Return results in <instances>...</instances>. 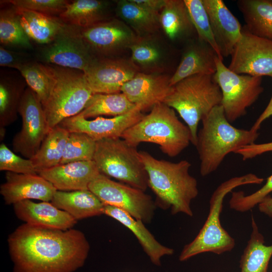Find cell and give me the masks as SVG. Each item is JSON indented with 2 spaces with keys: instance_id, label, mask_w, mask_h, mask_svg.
<instances>
[{
  "instance_id": "3",
  "label": "cell",
  "mask_w": 272,
  "mask_h": 272,
  "mask_svg": "<svg viewBox=\"0 0 272 272\" xmlns=\"http://www.w3.org/2000/svg\"><path fill=\"white\" fill-rule=\"evenodd\" d=\"M195 147L200 161L199 171L206 176L215 171L225 157L244 146L255 143L258 131L238 128L226 118L223 107H215L202 120Z\"/></svg>"
},
{
  "instance_id": "20",
  "label": "cell",
  "mask_w": 272,
  "mask_h": 272,
  "mask_svg": "<svg viewBox=\"0 0 272 272\" xmlns=\"http://www.w3.org/2000/svg\"><path fill=\"white\" fill-rule=\"evenodd\" d=\"M101 174L94 160L60 164L38 173L57 190L64 191L88 190Z\"/></svg>"
},
{
  "instance_id": "36",
  "label": "cell",
  "mask_w": 272,
  "mask_h": 272,
  "mask_svg": "<svg viewBox=\"0 0 272 272\" xmlns=\"http://www.w3.org/2000/svg\"><path fill=\"white\" fill-rule=\"evenodd\" d=\"M128 49L131 52V60L137 65L150 70L160 69L164 53L159 45L150 35L138 36Z\"/></svg>"
},
{
  "instance_id": "39",
  "label": "cell",
  "mask_w": 272,
  "mask_h": 272,
  "mask_svg": "<svg viewBox=\"0 0 272 272\" xmlns=\"http://www.w3.org/2000/svg\"><path fill=\"white\" fill-rule=\"evenodd\" d=\"M272 192V175L269 176L265 183L258 190L249 195L242 191H232L229 200L230 208L236 211L245 212L258 205Z\"/></svg>"
},
{
  "instance_id": "41",
  "label": "cell",
  "mask_w": 272,
  "mask_h": 272,
  "mask_svg": "<svg viewBox=\"0 0 272 272\" xmlns=\"http://www.w3.org/2000/svg\"><path fill=\"white\" fill-rule=\"evenodd\" d=\"M16 7L43 14L58 17L69 1L65 0H9L6 1Z\"/></svg>"
},
{
  "instance_id": "25",
  "label": "cell",
  "mask_w": 272,
  "mask_h": 272,
  "mask_svg": "<svg viewBox=\"0 0 272 272\" xmlns=\"http://www.w3.org/2000/svg\"><path fill=\"white\" fill-rule=\"evenodd\" d=\"M16 9L25 33L30 40L38 44L46 45L51 43L64 24L58 17L18 7Z\"/></svg>"
},
{
  "instance_id": "7",
  "label": "cell",
  "mask_w": 272,
  "mask_h": 272,
  "mask_svg": "<svg viewBox=\"0 0 272 272\" xmlns=\"http://www.w3.org/2000/svg\"><path fill=\"white\" fill-rule=\"evenodd\" d=\"M52 78V88L43 107L51 129L63 120L79 114L93 94L81 71L47 64Z\"/></svg>"
},
{
  "instance_id": "30",
  "label": "cell",
  "mask_w": 272,
  "mask_h": 272,
  "mask_svg": "<svg viewBox=\"0 0 272 272\" xmlns=\"http://www.w3.org/2000/svg\"><path fill=\"white\" fill-rule=\"evenodd\" d=\"M69 134L67 130L59 125L49 130L38 151L31 159L38 174L59 165Z\"/></svg>"
},
{
  "instance_id": "6",
  "label": "cell",
  "mask_w": 272,
  "mask_h": 272,
  "mask_svg": "<svg viewBox=\"0 0 272 272\" xmlns=\"http://www.w3.org/2000/svg\"><path fill=\"white\" fill-rule=\"evenodd\" d=\"M222 95L213 75L198 74L187 77L172 86L163 103L176 111L189 128L191 144H196L198 126L216 106Z\"/></svg>"
},
{
  "instance_id": "33",
  "label": "cell",
  "mask_w": 272,
  "mask_h": 272,
  "mask_svg": "<svg viewBox=\"0 0 272 272\" xmlns=\"http://www.w3.org/2000/svg\"><path fill=\"white\" fill-rule=\"evenodd\" d=\"M132 103L121 92L112 94H93L83 110L78 114L86 119L101 115L118 116L134 109Z\"/></svg>"
},
{
  "instance_id": "42",
  "label": "cell",
  "mask_w": 272,
  "mask_h": 272,
  "mask_svg": "<svg viewBox=\"0 0 272 272\" xmlns=\"http://www.w3.org/2000/svg\"><path fill=\"white\" fill-rule=\"evenodd\" d=\"M22 54L0 47V65L18 70L24 64L28 62Z\"/></svg>"
},
{
  "instance_id": "32",
  "label": "cell",
  "mask_w": 272,
  "mask_h": 272,
  "mask_svg": "<svg viewBox=\"0 0 272 272\" xmlns=\"http://www.w3.org/2000/svg\"><path fill=\"white\" fill-rule=\"evenodd\" d=\"M26 82L2 74L0 79V128H5L17 118L19 106L25 92Z\"/></svg>"
},
{
  "instance_id": "5",
  "label": "cell",
  "mask_w": 272,
  "mask_h": 272,
  "mask_svg": "<svg viewBox=\"0 0 272 272\" xmlns=\"http://www.w3.org/2000/svg\"><path fill=\"white\" fill-rule=\"evenodd\" d=\"M263 179L253 173L236 176L220 184L210 199L207 220L195 238L183 248L179 256L180 261H186L199 254L212 252L221 254L231 251L235 247L234 239L221 224L220 215L226 195L240 186L259 184Z\"/></svg>"
},
{
  "instance_id": "23",
  "label": "cell",
  "mask_w": 272,
  "mask_h": 272,
  "mask_svg": "<svg viewBox=\"0 0 272 272\" xmlns=\"http://www.w3.org/2000/svg\"><path fill=\"white\" fill-rule=\"evenodd\" d=\"M103 214L116 220L131 231L154 264L160 266L163 256L174 253L173 249L161 244L155 238L143 221L134 218L126 212L115 207L104 205Z\"/></svg>"
},
{
  "instance_id": "15",
  "label": "cell",
  "mask_w": 272,
  "mask_h": 272,
  "mask_svg": "<svg viewBox=\"0 0 272 272\" xmlns=\"http://www.w3.org/2000/svg\"><path fill=\"white\" fill-rule=\"evenodd\" d=\"M139 69L131 59L99 57L84 74L93 94H112L120 92Z\"/></svg>"
},
{
  "instance_id": "43",
  "label": "cell",
  "mask_w": 272,
  "mask_h": 272,
  "mask_svg": "<svg viewBox=\"0 0 272 272\" xmlns=\"http://www.w3.org/2000/svg\"><path fill=\"white\" fill-rule=\"evenodd\" d=\"M269 152H272V142L247 145L238 149L234 153L240 155L243 160H246Z\"/></svg>"
},
{
  "instance_id": "11",
  "label": "cell",
  "mask_w": 272,
  "mask_h": 272,
  "mask_svg": "<svg viewBox=\"0 0 272 272\" xmlns=\"http://www.w3.org/2000/svg\"><path fill=\"white\" fill-rule=\"evenodd\" d=\"M42 60L86 72L97 57L84 40L81 28L64 23L54 39L40 53Z\"/></svg>"
},
{
  "instance_id": "4",
  "label": "cell",
  "mask_w": 272,
  "mask_h": 272,
  "mask_svg": "<svg viewBox=\"0 0 272 272\" xmlns=\"http://www.w3.org/2000/svg\"><path fill=\"white\" fill-rule=\"evenodd\" d=\"M121 138L134 147L143 142L158 145L170 157L177 156L191 143L188 126L178 119L173 108L163 102L155 105Z\"/></svg>"
},
{
  "instance_id": "12",
  "label": "cell",
  "mask_w": 272,
  "mask_h": 272,
  "mask_svg": "<svg viewBox=\"0 0 272 272\" xmlns=\"http://www.w3.org/2000/svg\"><path fill=\"white\" fill-rule=\"evenodd\" d=\"M18 113L21 117L22 125L20 131L13 139V150L31 159L38 151L50 129L43 106L29 87L25 90Z\"/></svg>"
},
{
  "instance_id": "27",
  "label": "cell",
  "mask_w": 272,
  "mask_h": 272,
  "mask_svg": "<svg viewBox=\"0 0 272 272\" xmlns=\"http://www.w3.org/2000/svg\"><path fill=\"white\" fill-rule=\"evenodd\" d=\"M237 5L247 30L254 35L272 40V1L239 0Z\"/></svg>"
},
{
  "instance_id": "18",
  "label": "cell",
  "mask_w": 272,
  "mask_h": 272,
  "mask_svg": "<svg viewBox=\"0 0 272 272\" xmlns=\"http://www.w3.org/2000/svg\"><path fill=\"white\" fill-rule=\"evenodd\" d=\"M6 181L0 187L5 203L14 205L27 199L51 201L57 190L39 174H24L6 172Z\"/></svg>"
},
{
  "instance_id": "35",
  "label": "cell",
  "mask_w": 272,
  "mask_h": 272,
  "mask_svg": "<svg viewBox=\"0 0 272 272\" xmlns=\"http://www.w3.org/2000/svg\"><path fill=\"white\" fill-rule=\"evenodd\" d=\"M18 71L28 87L35 93L43 107L50 95L52 84L47 64L28 62Z\"/></svg>"
},
{
  "instance_id": "31",
  "label": "cell",
  "mask_w": 272,
  "mask_h": 272,
  "mask_svg": "<svg viewBox=\"0 0 272 272\" xmlns=\"http://www.w3.org/2000/svg\"><path fill=\"white\" fill-rule=\"evenodd\" d=\"M251 227L250 238L240 260V272H267L272 256V245L264 244V237L253 216Z\"/></svg>"
},
{
  "instance_id": "29",
  "label": "cell",
  "mask_w": 272,
  "mask_h": 272,
  "mask_svg": "<svg viewBox=\"0 0 272 272\" xmlns=\"http://www.w3.org/2000/svg\"><path fill=\"white\" fill-rule=\"evenodd\" d=\"M116 3V15L138 36H150L161 26L160 13L148 11L131 0H118Z\"/></svg>"
},
{
  "instance_id": "14",
  "label": "cell",
  "mask_w": 272,
  "mask_h": 272,
  "mask_svg": "<svg viewBox=\"0 0 272 272\" xmlns=\"http://www.w3.org/2000/svg\"><path fill=\"white\" fill-rule=\"evenodd\" d=\"M82 35L95 55L111 57L128 48L137 38L135 32L121 20H106L81 28Z\"/></svg>"
},
{
  "instance_id": "26",
  "label": "cell",
  "mask_w": 272,
  "mask_h": 272,
  "mask_svg": "<svg viewBox=\"0 0 272 272\" xmlns=\"http://www.w3.org/2000/svg\"><path fill=\"white\" fill-rule=\"evenodd\" d=\"M109 3L100 0L70 2L59 17L65 24L81 28L106 20Z\"/></svg>"
},
{
  "instance_id": "38",
  "label": "cell",
  "mask_w": 272,
  "mask_h": 272,
  "mask_svg": "<svg viewBox=\"0 0 272 272\" xmlns=\"http://www.w3.org/2000/svg\"><path fill=\"white\" fill-rule=\"evenodd\" d=\"M197 38L209 44L223 60L215 41L209 17L202 0H184Z\"/></svg>"
},
{
  "instance_id": "8",
  "label": "cell",
  "mask_w": 272,
  "mask_h": 272,
  "mask_svg": "<svg viewBox=\"0 0 272 272\" xmlns=\"http://www.w3.org/2000/svg\"><path fill=\"white\" fill-rule=\"evenodd\" d=\"M120 138L96 141L93 160L102 174L145 191L148 175L139 151Z\"/></svg>"
},
{
  "instance_id": "40",
  "label": "cell",
  "mask_w": 272,
  "mask_h": 272,
  "mask_svg": "<svg viewBox=\"0 0 272 272\" xmlns=\"http://www.w3.org/2000/svg\"><path fill=\"white\" fill-rule=\"evenodd\" d=\"M0 170L17 174H38L31 159L18 156L4 143L0 145Z\"/></svg>"
},
{
  "instance_id": "44",
  "label": "cell",
  "mask_w": 272,
  "mask_h": 272,
  "mask_svg": "<svg viewBox=\"0 0 272 272\" xmlns=\"http://www.w3.org/2000/svg\"><path fill=\"white\" fill-rule=\"evenodd\" d=\"M141 7L151 12L160 13L166 0H131Z\"/></svg>"
},
{
  "instance_id": "24",
  "label": "cell",
  "mask_w": 272,
  "mask_h": 272,
  "mask_svg": "<svg viewBox=\"0 0 272 272\" xmlns=\"http://www.w3.org/2000/svg\"><path fill=\"white\" fill-rule=\"evenodd\" d=\"M51 202L77 220L103 214L104 205L89 189L56 190Z\"/></svg>"
},
{
  "instance_id": "19",
  "label": "cell",
  "mask_w": 272,
  "mask_h": 272,
  "mask_svg": "<svg viewBox=\"0 0 272 272\" xmlns=\"http://www.w3.org/2000/svg\"><path fill=\"white\" fill-rule=\"evenodd\" d=\"M221 56L231 55L241 36L239 21L222 0H202Z\"/></svg>"
},
{
  "instance_id": "22",
  "label": "cell",
  "mask_w": 272,
  "mask_h": 272,
  "mask_svg": "<svg viewBox=\"0 0 272 272\" xmlns=\"http://www.w3.org/2000/svg\"><path fill=\"white\" fill-rule=\"evenodd\" d=\"M18 219L33 226L66 230L72 228L77 220L51 202H35L27 199L13 205Z\"/></svg>"
},
{
  "instance_id": "45",
  "label": "cell",
  "mask_w": 272,
  "mask_h": 272,
  "mask_svg": "<svg viewBox=\"0 0 272 272\" xmlns=\"http://www.w3.org/2000/svg\"><path fill=\"white\" fill-rule=\"evenodd\" d=\"M271 116H272V95L267 106L250 129L255 131H258L262 122Z\"/></svg>"
},
{
  "instance_id": "1",
  "label": "cell",
  "mask_w": 272,
  "mask_h": 272,
  "mask_svg": "<svg viewBox=\"0 0 272 272\" xmlns=\"http://www.w3.org/2000/svg\"><path fill=\"white\" fill-rule=\"evenodd\" d=\"M14 272H74L84 264L90 251L85 234L24 223L8 238Z\"/></svg>"
},
{
  "instance_id": "37",
  "label": "cell",
  "mask_w": 272,
  "mask_h": 272,
  "mask_svg": "<svg viewBox=\"0 0 272 272\" xmlns=\"http://www.w3.org/2000/svg\"><path fill=\"white\" fill-rule=\"evenodd\" d=\"M96 141L86 133L70 132L60 164L93 160Z\"/></svg>"
},
{
  "instance_id": "46",
  "label": "cell",
  "mask_w": 272,
  "mask_h": 272,
  "mask_svg": "<svg viewBox=\"0 0 272 272\" xmlns=\"http://www.w3.org/2000/svg\"><path fill=\"white\" fill-rule=\"evenodd\" d=\"M259 211L272 218V197L269 195L258 205Z\"/></svg>"
},
{
  "instance_id": "34",
  "label": "cell",
  "mask_w": 272,
  "mask_h": 272,
  "mask_svg": "<svg viewBox=\"0 0 272 272\" xmlns=\"http://www.w3.org/2000/svg\"><path fill=\"white\" fill-rule=\"evenodd\" d=\"M11 5L1 10V43L10 47L31 49L30 39L21 25L16 7Z\"/></svg>"
},
{
  "instance_id": "28",
  "label": "cell",
  "mask_w": 272,
  "mask_h": 272,
  "mask_svg": "<svg viewBox=\"0 0 272 272\" xmlns=\"http://www.w3.org/2000/svg\"><path fill=\"white\" fill-rule=\"evenodd\" d=\"M160 23L172 40L187 37L195 31L184 0H166L160 13Z\"/></svg>"
},
{
  "instance_id": "17",
  "label": "cell",
  "mask_w": 272,
  "mask_h": 272,
  "mask_svg": "<svg viewBox=\"0 0 272 272\" xmlns=\"http://www.w3.org/2000/svg\"><path fill=\"white\" fill-rule=\"evenodd\" d=\"M169 76L157 73H138L125 83L121 92L142 111L163 102L170 93L172 86Z\"/></svg>"
},
{
  "instance_id": "9",
  "label": "cell",
  "mask_w": 272,
  "mask_h": 272,
  "mask_svg": "<svg viewBox=\"0 0 272 272\" xmlns=\"http://www.w3.org/2000/svg\"><path fill=\"white\" fill-rule=\"evenodd\" d=\"M216 62V72L213 78L222 93L221 105L226 118L231 123L245 115L247 108L263 92L262 78L235 73L218 56Z\"/></svg>"
},
{
  "instance_id": "10",
  "label": "cell",
  "mask_w": 272,
  "mask_h": 272,
  "mask_svg": "<svg viewBox=\"0 0 272 272\" xmlns=\"http://www.w3.org/2000/svg\"><path fill=\"white\" fill-rule=\"evenodd\" d=\"M89 190L104 205L119 208L144 223L152 221L157 206L144 191L112 180L103 174L91 182Z\"/></svg>"
},
{
  "instance_id": "21",
  "label": "cell",
  "mask_w": 272,
  "mask_h": 272,
  "mask_svg": "<svg viewBox=\"0 0 272 272\" xmlns=\"http://www.w3.org/2000/svg\"><path fill=\"white\" fill-rule=\"evenodd\" d=\"M217 56L214 48L197 37L188 40L180 62L170 78V85L172 86L182 80L195 75H214L216 72Z\"/></svg>"
},
{
  "instance_id": "16",
  "label": "cell",
  "mask_w": 272,
  "mask_h": 272,
  "mask_svg": "<svg viewBox=\"0 0 272 272\" xmlns=\"http://www.w3.org/2000/svg\"><path fill=\"white\" fill-rule=\"evenodd\" d=\"M140 107L122 115L112 118L98 117L88 120L79 114L64 119L59 125L70 132H79L87 134L95 141L107 138H121L124 132L139 122L144 115Z\"/></svg>"
},
{
  "instance_id": "2",
  "label": "cell",
  "mask_w": 272,
  "mask_h": 272,
  "mask_svg": "<svg viewBox=\"0 0 272 272\" xmlns=\"http://www.w3.org/2000/svg\"><path fill=\"white\" fill-rule=\"evenodd\" d=\"M147 173L148 186L156 196L155 202L172 215H193L190 205L198 194L197 180L189 173L191 163L185 160L172 162L158 159L149 153L139 151Z\"/></svg>"
},
{
  "instance_id": "13",
  "label": "cell",
  "mask_w": 272,
  "mask_h": 272,
  "mask_svg": "<svg viewBox=\"0 0 272 272\" xmlns=\"http://www.w3.org/2000/svg\"><path fill=\"white\" fill-rule=\"evenodd\" d=\"M231 56L228 67L232 72L272 78V40L252 34L244 26Z\"/></svg>"
}]
</instances>
